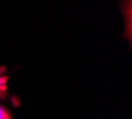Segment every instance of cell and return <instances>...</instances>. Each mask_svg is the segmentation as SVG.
Wrapping results in <instances>:
<instances>
[{
    "instance_id": "cell-1",
    "label": "cell",
    "mask_w": 132,
    "mask_h": 119,
    "mask_svg": "<svg viewBox=\"0 0 132 119\" xmlns=\"http://www.w3.org/2000/svg\"><path fill=\"white\" fill-rule=\"evenodd\" d=\"M6 80L7 76L4 75L3 69H0V99L5 98V94H6Z\"/></svg>"
},
{
    "instance_id": "cell-2",
    "label": "cell",
    "mask_w": 132,
    "mask_h": 119,
    "mask_svg": "<svg viewBox=\"0 0 132 119\" xmlns=\"http://www.w3.org/2000/svg\"><path fill=\"white\" fill-rule=\"evenodd\" d=\"M0 119H11L10 113L7 112L3 106H0Z\"/></svg>"
}]
</instances>
